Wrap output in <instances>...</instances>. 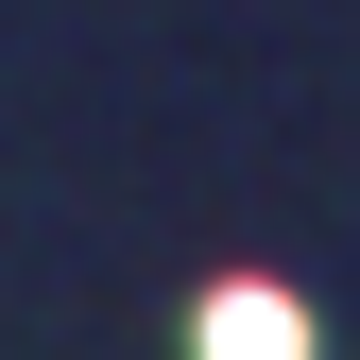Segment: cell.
<instances>
[{"label": "cell", "mask_w": 360, "mask_h": 360, "mask_svg": "<svg viewBox=\"0 0 360 360\" xmlns=\"http://www.w3.org/2000/svg\"><path fill=\"white\" fill-rule=\"evenodd\" d=\"M206 360H309V309L292 292H206Z\"/></svg>", "instance_id": "6da1fadb"}]
</instances>
